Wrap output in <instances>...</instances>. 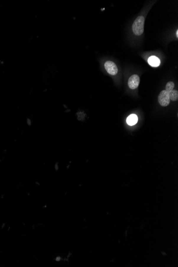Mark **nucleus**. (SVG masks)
<instances>
[{"label": "nucleus", "instance_id": "nucleus-6", "mask_svg": "<svg viewBox=\"0 0 178 267\" xmlns=\"http://www.w3.org/2000/svg\"><path fill=\"white\" fill-rule=\"evenodd\" d=\"M138 117H137L136 115L131 114L130 115L129 117L127 118L126 122H127V123L128 124V125L132 126H134L135 124H137V122H138Z\"/></svg>", "mask_w": 178, "mask_h": 267}, {"label": "nucleus", "instance_id": "nucleus-9", "mask_svg": "<svg viewBox=\"0 0 178 267\" xmlns=\"http://www.w3.org/2000/svg\"><path fill=\"white\" fill-rule=\"evenodd\" d=\"M176 35H177V36L178 37V30H177V32H176Z\"/></svg>", "mask_w": 178, "mask_h": 267}, {"label": "nucleus", "instance_id": "nucleus-8", "mask_svg": "<svg viewBox=\"0 0 178 267\" xmlns=\"http://www.w3.org/2000/svg\"><path fill=\"white\" fill-rule=\"evenodd\" d=\"M174 87V83L173 82H169L166 85L165 91H167V92L169 93L173 90Z\"/></svg>", "mask_w": 178, "mask_h": 267}, {"label": "nucleus", "instance_id": "nucleus-3", "mask_svg": "<svg viewBox=\"0 0 178 267\" xmlns=\"http://www.w3.org/2000/svg\"><path fill=\"white\" fill-rule=\"evenodd\" d=\"M104 67L109 74L115 75L118 72V68L115 63L111 61H107L104 64Z\"/></svg>", "mask_w": 178, "mask_h": 267}, {"label": "nucleus", "instance_id": "nucleus-1", "mask_svg": "<svg viewBox=\"0 0 178 267\" xmlns=\"http://www.w3.org/2000/svg\"><path fill=\"white\" fill-rule=\"evenodd\" d=\"M145 18L143 16L138 17L132 25V30L135 35H141L144 31Z\"/></svg>", "mask_w": 178, "mask_h": 267}, {"label": "nucleus", "instance_id": "nucleus-7", "mask_svg": "<svg viewBox=\"0 0 178 267\" xmlns=\"http://www.w3.org/2000/svg\"><path fill=\"white\" fill-rule=\"evenodd\" d=\"M170 100L177 101L178 99V92L177 90H173L169 93Z\"/></svg>", "mask_w": 178, "mask_h": 267}, {"label": "nucleus", "instance_id": "nucleus-2", "mask_svg": "<svg viewBox=\"0 0 178 267\" xmlns=\"http://www.w3.org/2000/svg\"><path fill=\"white\" fill-rule=\"evenodd\" d=\"M159 104L163 107H166L169 105L170 99L169 93L165 90H163L161 92L158 98Z\"/></svg>", "mask_w": 178, "mask_h": 267}, {"label": "nucleus", "instance_id": "nucleus-4", "mask_svg": "<svg viewBox=\"0 0 178 267\" xmlns=\"http://www.w3.org/2000/svg\"><path fill=\"white\" fill-rule=\"evenodd\" d=\"M140 83V78L137 75H132L128 81V85L131 89H135Z\"/></svg>", "mask_w": 178, "mask_h": 267}, {"label": "nucleus", "instance_id": "nucleus-5", "mask_svg": "<svg viewBox=\"0 0 178 267\" xmlns=\"http://www.w3.org/2000/svg\"><path fill=\"white\" fill-rule=\"evenodd\" d=\"M148 63L152 67H158L160 65V60L155 56H151L148 59Z\"/></svg>", "mask_w": 178, "mask_h": 267}]
</instances>
